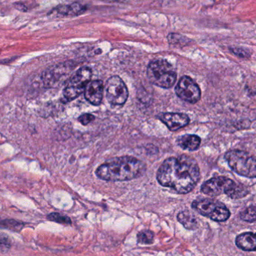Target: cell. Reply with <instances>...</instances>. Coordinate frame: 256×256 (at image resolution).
I'll list each match as a JSON object with an SVG mask.
<instances>
[{
    "label": "cell",
    "instance_id": "6da1fadb",
    "mask_svg": "<svg viewBox=\"0 0 256 256\" xmlns=\"http://www.w3.org/2000/svg\"><path fill=\"white\" fill-rule=\"evenodd\" d=\"M156 179L160 184L178 194H188L200 182V167L196 160L188 155L167 158L160 166Z\"/></svg>",
    "mask_w": 256,
    "mask_h": 256
},
{
    "label": "cell",
    "instance_id": "7a4b0ae2",
    "mask_svg": "<svg viewBox=\"0 0 256 256\" xmlns=\"http://www.w3.org/2000/svg\"><path fill=\"white\" fill-rule=\"evenodd\" d=\"M146 171L144 162L134 156H124L106 161L97 168L96 174L108 182H126L140 177Z\"/></svg>",
    "mask_w": 256,
    "mask_h": 256
},
{
    "label": "cell",
    "instance_id": "3957f363",
    "mask_svg": "<svg viewBox=\"0 0 256 256\" xmlns=\"http://www.w3.org/2000/svg\"><path fill=\"white\" fill-rule=\"evenodd\" d=\"M147 76L154 85L164 88L172 87L177 79V74L173 66L164 60L150 62L148 66Z\"/></svg>",
    "mask_w": 256,
    "mask_h": 256
},
{
    "label": "cell",
    "instance_id": "277c9868",
    "mask_svg": "<svg viewBox=\"0 0 256 256\" xmlns=\"http://www.w3.org/2000/svg\"><path fill=\"white\" fill-rule=\"evenodd\" d=\"M230 168L244 177L256 178V158L248 152L231 150L225 155Z\"/></svg>",
    "mask_w": 256,
    "mask_h": 256
},
{
    "label": "cell",
    "instance_id": "5b68a950",
    "mask_svg": "<svg viewBox=\"0 0 256 256\" xmlns=\"http://www.w3.org/2000/svg\"><path fill=\"white\" fill-rule=\"evenodd\" d=\"M192 208L200 214L216 222H225L231 215L225 204L210 198L196 200L192 203Z\"/></svg>",
    "mask_w": 256,
    "mask_h": 256
},
{
    "label": "cell",
    "instance_id": "8992f818",
    "mask_svg": "<svg viewBox=\"0 0 256 256\" xmlns=\"http://www.w3.org/2000/svg\"><path fill=\"white\" fill-rule=\"evenodd\" d=\"M92 75V70L88 68H82L75 73L68 82L63 92L66 102L74 100L85 91Z\"/></svg>",
    "mask_w": 256,
    "mask_h": 256
},
{
    "label": "cell",
    "instance_id": "52a82bcc",
    "mask_svg": "<svg viewBox=\"0 0 256 256\" xmlns=\"http://www.w3.org/2000/svg\"><path fill=\"white\" fill-rule=\"evenodd\" d=\"M106 97L108 102L114 105H123L128 98V90L124 81L118 76H111L106 81Z\"/></svg>",
    "mask_w": 256,
    "mask_h": 256
},
{
    "label": "cell",
    "instance_id": "ba28073f",
    "mask_svg": "<svg viewBox=\"0 0 256 256\" xmlns=\"http://www.w3.org/2000/svg\"><path fill=\"white\" fill-rule=\"evenodd\" d=\"M236 184L234 180L224 176L212 178L203 184L201 191L209 196H218L222 194H226L228 196Z\"/></svg>",
    "mask_w": 256,
    "mask_h": 256
},
{
    "label": "cell",
    "instance_id": "9c48e42d",
    "mask_svg": "<svg viewBox=\"0 0 256 256\" xmlns=\"http://www.w3.org/2000/svg\"><path fill=\"white\" fill-rule=\"evenodd\" d=\"M178 97L190 104L197 103L201 98V90L198 84L188 76L180 78L176 87Z\"/></svg>",
    "mask_w": 256,
    "mask_h": 256
},
{
    "label": "cell",
    "instance_id": "30bf717a",
    "mask_svg": "<svg viewBox=\"0 0 256 256\" xmlns=\"http://www.w3.org/2000/svg\"><path fill=\"white\" fill-rule=\"evenodd\" d=\"M158 118L172 131L178 130L180 128L186 127L190 123L189 116L184 114L166 112L160 114Z\"/></svg>",
    "mask_w": 256,
    "mask_h": 256
},
{
    "label": "cell",
    "instance_id": "8fae6325",
    "mask_svg": "<svg viewBox=\"0 0 256 256\" xmlns=\"http://www.w3.org/2000/svg\"><path fill=\"white\" fill-rule=\"evenodd\" d=\"M103 81L94 80L88 82L85 90V98L92 104L100 105L104 97Z\"/></svg>",
    "mask_w": 256,
    "mask_h": 256
},
{
    "label": "cell",
    "instance_id": "7c38bea8",
    "mask_svg": "<svg viewBox=\"0 0 256 256\" xmlns=\"http://www.w3.org/2000/svg\"><path fill=\"white\" fill-rule=\"evenodd\" d=\"M236 244L239 249L244 251H256V233L246 232L236 238Z\"/></svg>",
    "mask_w": 256,
    "mask_h": 256
},
{
    "label": "cell",
    "instance_id": "4fadbf2b",
    "mask_svg": "<svg viewBox=\"0 0 256 256\" xmlns=\"http://www.w3.org/2000/svg\"><path fill=\"white\" fill-rule=\"evenodd\" d=\"M177 144L184 150H196L200 148L201 138L194 134H185L178 138Z\"/></svg>",
    "mask_w": 256,
    "mask_h": 256
},
{
    "label": "cell",
    "instance_id": "5bb4252c",
    "mask_svg": "<svg viewBox=\"0 0 256 256\" xmlns=\"http://www.w3.org/2000/svg\"><path fill=\"white\" fill-rule=\"evenodd\" d=\"M178 220L186 228V230H194L198 226V220L188 210L180 212L178 214Z\"/></svg>",
    "mask_w": 256,
    "mask_h": 256
},
{
    "label": "cell",
    "instance_id": "9a60e30c",
    "mask_svg": "<svg viewBox=\"0 0 256 256\" xmlns=\"http://www.w3.org/2000/svg\"><path fill=\"white\" fill-rule=\"evenodd\" d=\"M85 8L82 4L74 3L70 6H61L56 9L57 13L60 14L63 16H74V15L80 14L81 12L85 10Z\"/></svg>",
    "mask_w": 256,
    "mask_h": 256
},
{
    "label": "cell",
    "instance_id": "2e32d148",
    "mask_svg": "<svg viewBox=\"0 0 256 256\" xmlns=\"http://www.w3.org/2000/svg\"><path fill=\"white\" fill-rule=\"evenodd\" d=\"M24 224L14 220H0V228L10 230V231L19 232L24 228Z\"/></svg>",
    "mask_w": 256,
    "mask_h": 256
},
{
    "label": "cell",
    "instance_id": "e0dca14e",
    "mask_svg": "<svg viewBox=\"0 0 256 256\" xmlns=\"http://www.w3.org/2000/svg\"><path fill=\"white\" fill-rule=\"evenodd\" d=\"M240 218L242 220L246 222H256V207L250 206L244 210H242L240 214Z\"/></svg>",
    "mask_w": 256,
    "mask_h": 256
},
{
    "label": "cell",
    "instance_id": "ac0fdd59",
    "mask_svg": "<svg viewBox=\"0 0 256 256\" xmlns=\"http://www.w3.org/2000/svg\"><path fill=\"white\" fill-rule=\"evenodd\" d=\"M154 234L150 230H143L137 234V240L142 244H152L154 242Z\"/></svg>",
    "mask_w": 256,
    "mask_h": 256
},
{
    "label": "cell",
    "instance_id": "d6986e66",
    "mask_svg": "<svg viewBox=\"0 0 256 256\" xmlns=\"http://www.w3.org/2000/svg\"><path fill=\"white\" fill-rule=\"evenodd\" d=\"M48 220L52 222H57V224H64V225H70L72 224V220L66 215L61 214L58 213H51L46 216Z\"/></svg>",
    "mask_w": 256,
    "mask_h": 256
},
{
    "label": "cell",
    "instance_id": "ffe728a7",
    "mask_svg": "<svg viewBox=\"0 0 256 256\" xmlns=\"http://www.w3.org/2000/svg\"><path fill=\"white\" fill-rule=\"evenodd\" d=\"M12 248V240L7 234L0 233V252L6 254Z\"/></svg>",
    "mask_w": 256,
    "mask_h": 256
},
{
    "label": "cell",
    "instance_id": "44dd1931",
    "mask_svg": "<svg viewBox=\"0 0 256 256\" xmlns=\"http://www.w3.org/2000/svg\"><path fill=\"white\" fill-rule=\"evenodd\" d=\"M94 120H96V117L90 114H84V115L80 116L78 118V121H79L81 124H84V126H87V124H90V123L92 122Z\"/></svg>",
    "mask_w": 256,
    "mask_h": 256
},
{
    "label": "cell",
    "instance_id": "7402d4cb",
    "mask_svg": "<svg viewBox=\"0 0 256 256\" xmlns=\"http://www.w3.org/2000/svg\"><path fill=\"white\" fill-rule=\"evenodd\" d=\"M232 51L234 52V54L239 56L240 57H246L248 56L246 51H244L242 49H239V48H238V49H233Z\"/></svg>",
    "mask_w": 256,
    "mask_h": 256
}]
</instances>
